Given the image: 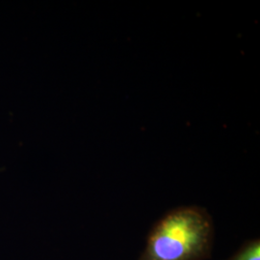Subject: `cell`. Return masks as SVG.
Masks as SVG:
<instances>
[{
    "instance_id": "cell-2",
    "label": "cell",
    "mask_w": 260,
    "mask_h": 260,
    "mask_svg": "<svg viewBox=\"0 0 260 260\" xmlns=\"http://www.w3.org/2000/svg\"><path fill=\"white\" fill-rule=\"evenodd\" d=\"M228 260H260L259 239L245 243L241 249Z\"/></svg>"
},
{
    "instance_id": "cell-1",
    "label": "cell",
    "mask_w": 260,
    "mask_h": 260,
    "mask_svg": "<svg viewBox=\"0 0 260 260\" xmlns=\"http://www.w3.org/2000/svg\"><path fill=\"white\" fill-rule=\"evenodd\" d=\"M213 239V221L205 208L180 206L153 225L139 260L207 259Z\"/></svg>"
}]
</instances>
